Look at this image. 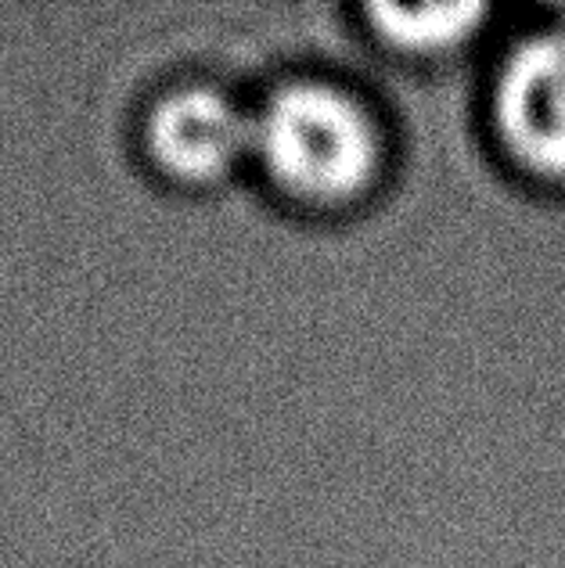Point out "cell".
Segmentation results:
<instances>
[{
  "label": "cell",
  "mask_w": 565,
  "mask_h": 568,
  "mask_svg": "<svg viewBox=\"0 0 565 568\" xmlns=\"http://www.w3.org/2000/svg\"><path fill=\"white\" fill-rule=\"evenodd\" d=\"M480 4H433V8H371V19L379 22L385 37L414 51L451 48L461 37L472 33V26L483 19Z\"/></svg>",
  "instance_id": "cell-4"
},
{
  "label": "cell",
  "mask_w": 565,
  "mask_h": 568,
  "mask_svg": "<svg viewBox=\"0 0 565 568\" xmlns=\"http://www.w3.org/2000/svg\"><path fill=\"white\" fill-rule=\"evenodd\" d=\"M252 152L300 199L342 202L375 176L379 133L364 104L346 91L289 83L252 115Z\"/></svg>",
  "instance_id": "cell-1"
},
{
  "label": "cell",
  "mask_w": 565,
  "mask_h": 568,
  "mask_svg": "<svg viewBox=\"0 0 565 568\" xmlns=\"http://www.w3.org/2000/svg\"><path fill=\"white\" fill-rule=\"evenodd\" d=\"M148 152L181 181H213L252 152V115L210 87H188L155 104Z\"/></svg>",
  "instance_id": "cell-3"
},
{
  "label": "cell",
  "mask_w": 565,
  "mask_h": 568,
  "mask_svg": "<svg viewBox=\"0 0 565 568\" xmlns=\"http://www.w3.org/2000/svg\"><path fill=\"white\" fill-rule=\"evenodd\" d=\"M497 126L508 148L547 176H565V29L518 48L497 83Z\"/></svg>",
  "instance_id": "cell-2"
}]
</instances>
